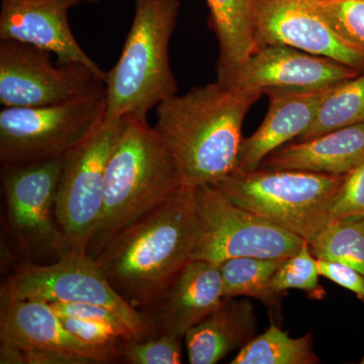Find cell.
<instances>
[{
	"mask_svg": "<svg viewBox=\"0 0 364 364\" xmlns=\"http://www.w3.org/2000/svg\"><path fill=\"white\" fill-rule=\"evenodd\" d=\"M198 238L193 188L117 232L95 256L100 272L136 310L152 305L193 260Z\"/></svg>",
	"mask_w": 364,
	"mask_h": 364,
	"instance_id": "cell-1",
	"label": "cell"
},
{
	"mask_svg": "<svg viewBox=\"0 0 364 364\" xmlns=\"http://www.w3.org/2000/svg\"><path fill=\"white\" fill-rule=\"evenodd\" d=\"M261 95L215 81L157 105L154 129L183 186H214L236 170L244 119Z\"/></svg>",
	"mask_w": 364,
	"mask_h": 364,
	"instance_id": "cell-2",
	"label": "cell"
},
{
	"mask_svg": "<svg viewBox=\"0 0 364 364\" xmlns=\"http://www.w3.org/2000/svg\"><path fill=\"white\" fill-rule=\"evenodd\" d=\"M181 186L176 163L154 127L124 117L107 162L102 219L88 255L95 258L117 232L166 202Z\"/></svg>",
	"mask_w": 364,
	"mask_h": 364,
	"instance_id": "cell-3",
	"label": "cell"
},
{
	"mask_svg": "<svg viewBox=\"0 0 364 364\" xmlns=\"http://www.w3.org/2000/svg\"><path fill=\"white\" fill-rule=\"evenodd\" d=\"M135 13L123 51L107 72L105 119L132 116L147 121L148 112L176 95L169 62L179 0H134Z\"/></svg>",
	"mask_w": 364,
	"mask_h": 364,
	"instance_id": "cell-4",
	"label": "cell"
},
{
	"mask_svg": "<svg viewBox=\"0 0 364 364\" xmlns=\"http://www.w3.org/2000/svg\"><path fill=\"white\" fill-rule=\"evenodd\" d=\"M344 176L301 170H235L214 184L246 208L309 244L332 221V205Z\"/></svg>",
	"mask_w": 364,
	"mask_h": 364,
	"instance_id": "cell-5",
	"label": "cell"
},
{
	"mask_svg": "<svg viewBox=\"0 0 364 364\" xmlns=\"http://www.w3.org/2000/svg\"><path fill=\"white\" fill-rule=\"evenodd\" d=\"M107 91L60 104L2 107L0 161L23 165L63 157L105 121Z\"/></svg>",
	"mask_w": 364,
	"mask_h": 364,
	"instance_id": "cell-6",
	"label": "cell"
},
{
	"mask_svg": "<svg viewBox=\"0 0 364 364\" xmlns=\"http://www.w3.org/2000/svg\"><path fill=\"white\" fill-rule=\"evenodd\" d=\"M198 238L193 260L220 264L237 257L287 258L303 238L231 202L213 186L193 188Z\"/></svg>",
	"mask_w": 364,
	"mask_h": 364,
	"instance_id": "cell-7",
	"label": "cell"
},
{
	"mask_svg": "<svg viewBox=\"0 0 364 364\" xmlns=\"http://www.w3.org/2000/svg\"><path fill=\"white\" fill-rule=\"evenodd\" d=\"M124 117L105 119L92 135L64 155L55 215L68 252L87 254L102 219L107 162Z\"/></svg>",
	"mask_w": 364,
	"mask_h": 364,
	"instance_id": "cell-8",
	"label": "cell"
},
{
	"mask_svg": "<svg viewBox=\"0 0 364 364\" xmlns=\"http://www.w3.org/2000/svg\"><path fill=\"white\" fill-rule=\"evenodd\" d=\"M0 298L105 306L126 323L134 340L149 336L142 313L117 293L88 254L66 252L51 264H26L6 280Z\"/></svg>",
	"mask_w": 364,
	"mask_h": 364,
	"instance_id": "cell-9",
	"label": "cell"
},
{
	"mask_svg": "<svg viewBox=\"0 0 364 364\" xmlns=\"http://www.w3.org/2000/svg\"><path fill=\"white\" fill-rule=\"evenodd\" d=\"M47 50L0 40V104L42 107L105 92L104 78L80 64L54 65Z\"/></svg>",
	"mask_w": 364,
	"mask_h": 364,
	"instance_id": "cell-10",
	"label": "cell"
},
{
	"mask_svg": "<svg viewBox=\"0 0 364 364\" xmlns=\"http://www.w3.org/2000/svg\"><path fill=\"white\" fill-rule=\"evenodd\" d=\"M63 157L2 166L7 224L21 250L30 255L68 252L55 215Z\"/></svg>",
	"mask_w": 364,
	"mask_h": 364,
	"instance_id": "cell-11",
	"label": "cell"
},
{
	"mask_svg": "<svg viewBox=\"0 0 364 364\" xmlns=\"http://www.w3.org/2000/svg\"><path fill=\"white\" fill-rule=\"evenodd\" d=\"M358 69L284 45L259 48L236 68L218 74L223 86L264 95L270 90H315L360 74Z\"/></svg>",
	"mask_w": 364,
	"mask_h": 364,
	"instance_id": "cell-12",
	"label": "cell"
},
{
	"mask_svg": "<svg viewBox=\"0 0 364 364\" xmlns=\"http://www.w3.org/2000/svg\"><path fill=\"white\" fill-rule=\"evenodd\" d=\"M0 341L55 354L69 364L119 363L122 344L97 346L72 334L51 305L37 299H1Z\"/></svg>",
	"mask_w": 364,
	"mask_h": 364,
	"instance_id": "cell-13",
	"label": "cell"
},
{
	"mask_svg": "<svg viewBox=\"0 0 364 364\" xmlns=\"http://www.w3.org/2000/svg\"><path fill=\"white\" fill-rule=\"evenodd\" d=\"M254 40L256 50L289 46L364 71V53L339 39L308 0H256Z\"/></svg>",
	"mask_w": 364,
	"mask_h": 364,
	"instance_id": "cell-14",
	"label": "cell"
},
{
	"mask_svg": "<svg viewBox=\"0 0 364 364\" xmlns=\"http://www.w3.org/2000/svg\"><path fill=\"white\" fill-rule=\"evenodd\" d=\"M82 0H1L0 40H14L56 55L57 63L80 64L107 79V72L74 38L68 21L72 7Z\"/></svg>",
	"mask_w": 364,
	"mask_h": 364,
	"instance_id": "cell-15",
	"label": "cell"
},
{
	"mask_svg": "<svg viewBox=\"0 0 364 364\" xmlns=\"http://www.w3.org/2000/svg\"><path fill=\"white\" fill-rule=\"evenodd\" d=\"M225 299L219 264L191 260L162 296L140 312L149 327V336L184 338L188 330L215 312Z\"/></svg>",
	"mask_w": 364,
	"mask_h": 364,
	"instance_id": "cell-16",
	"label": "cell"
},
{
	"mask_svg": "<svg viewBox=\"0 0 364 364\" xmlns=\"http://www.w3.org/2000/svg\"><path fill=\"white\" fill-rule=\"evenodd\" d=\"M333 86L315 90L265 91L269 100L267 116L259 128L242 141L236 170L259 168L272 153L303 135Z\"/></svg>",
	"mask_w": 364,
	"mask_h": 364,
	"instance_id": "cell-17",
	"label": "cell"
},
{
	"mask_svg": "<svg viewBox=\"0 0 364 364\" xmlns=\"http://www.w3.org/2000/svg\"><path fill=\"white\" fill-rule=\"evenodd\" d=\"M363 159L364 124H360L287 144L265 158L259 168L343 176Z\"/></svg>",
	"mask_w": 364,
	"mask_h": 364,
	"instance_id": "cell-18",
	"label": "cell"
},
{
	"mask_svg": "<svg viewBox=\"0 0 364 364\" xmlns=\"http://www.w3.org/2000/svg\"><path fill=\"white\" fill-rule=\"evenodd\" d=\"M257 318L247 299H226L184 336L189 363L215 364L253 339Z\"/></svg>",
	"mask_w": 364,
	"mask_h": 364,
	"instance_id": "cell-19",
	"label": "cell"
},
{
	"mask_svg": "<svg viewBox=\"0 0 364 364\" xmlns=\"http://www.w3.org/2000/svg\"><path fill=\"white\" fill-rule=\"evenodd\" d=\"M210 26L219 42L217 74L232 70L255 52L256 0H205Z\"/></svg>",
	"mask_w": 364,
	"mask_h": 364,
	"instance_id": "cell-20",
	"label": "cell"
},
{
	"mask_svg": "<svg viewBox=\"0 0 364 364\" xmlns=\"http://www.w3.org/2000/svg\"><path fill=\"white\" fill-rule=\"evenodd\" d=\"M287 258L237 257L220 263L225 299L248 296L274 305L280 294L272 280Z\"/></svg>",
	"mask_w": 364,
	"mask_h": 364,
	"instance_id": "cell-21",
	"label": "cell"
},
{
	"mask_svg": "<svg viewBox=\"0 0 364 364\" xmlns=\"http://www.w3.org/2000/svg\"><path fill=\"white\" fill-rule=\"evenodd\" d=\"M311 333L291 338L274 324L244 345L232 364H317L321 359L314 352Z\"/></svg>",
	"mask_w": 364,
	"mask_h": 364,
	"instance_id": "cell-22",
	"label": "cell"
},
{
	"mask_svg": "<svg viewBox=\"0 0 364 364\" xmlns=\"http://www.w3.org/2000/svg\"><path fill=\"white\" fill-rule=\"evenodd\" d=\"M360 124H364V71L333 86L320 105L313 124L298 141Z\"/></svg>",
	"mask_w": 364,
	"mask_h": 364,
	"instance_id": "cell-23",
	"label": "cell"
},
{
	"mask_svg": "<svg viewBox=\"0 0 364 364\" xmlns=\"http://www.w3.org/2000/svg\"><path fill=\"white\" fill-rule=\"evenodd\" d=\"M309 245L317 259L338 261L364 274V215L333 220Z\"/></svg>",
	"mask_w": 364,
	"mask_h": 364,
	"instance_id": "cell-24",
	"label": "cell"
},
{
	"mask_svg": "<svg viewBox=\"0 0 364 364\" xmlns=\"http://www.w3.org/2000/svg\"><path fill=\"white\" fill-rule=\"evenodd\" d=\"M320 277L317 258L305 241L294 255L284 259L273 275L272 289L280 296L289 289H299L311 298L321 299L324 298L325 291L318 284Z\"/></svg>",
	"mask_w": 364,
	"mask_h": 364,
	"instance_id": "cell-25",
	"label": "cell"
},
{
	"mask_svg": "<svg viewBox=\"0 0 364 364\" xmlns=\"http://www.w3.org/2000/svg\"><path fill=\"white\" fill-rule=\"evenodd\" d=\"M335 35L364 53V0H308Z\"/></svg>",
	"mask_w": 364,
	"mask_h": 364,
	"instance_id": "cell-26",
	"label": "cell"
},
{
	"mask_svg": "<svg viewBox=\"0 0 364 364\" xmlns=\"http://www.w3.org/2000/svg\"><path fill=\"white\" fill-rule=\"evenodd\" d=\"M182 339L170 335H159L126 341L122 345L119 363L181 364Z\"/></svg>",
	"mask_w": 364,
	"mask_h": 364,
	"instance_id": "cell-27",
	"label": "cell"
},
{
	"mask_svg": "<svg viewBox=\"0 0 364 364\" xmlns=\"http://www.w3.org/2000/svg\"><path fill=\"white\" fill-rule=\"evenodd\" d=\"M364 215V159L344 176L332 205V221Z\"/></svg>",
	"mask_w": 364,
	"mask_h": 364,
	"instance_id": "cell-28",
	"label": "cell"
},
{
	"mask_svg": "<svg viewBox=\"0 0 364 364\" xmlns=\"http://www.w3.org/2000/svg\"><path fill=\"white\" fill-rule=\"evenodd\" d=\"M321 277L355 294L364 301V274L355 268L338 261L317 259Z\"/></svg>",
	"mask_w": 364,
	"mask_h": 364,
	"instance_id": "cell-29",
	"label": "cell"
},
{
	"mask_svg": "<svg viewBox=\"0 0 364 364\" xmlns=\"http://www.w3.org/2000/svg\"><path fill=\"white\" fill-rule=\"evenodd\" d=\"M50 305L59 317L100 321L112 325L127 326L117 314L105 306L83 303H51Z\"/></svg>",
	"mask_w": 364,
	"mask_h": 364,
	"instance_id": "cell-30",
	"label": "cell"
},
{
	"mask_svg": "<svg viewBox=\"0 0 364 364\" xmlns=\"http://www.w3.org/2000/svg\"><path fill=\"white\" fill-rule=\"evenodd\" d=\"M82 1L98 2L100 1V0H82Z\"/></svg>",
	"mask_w": 364,
	"mask_h": 364,
	"instance_id": "cell-31",
	"label": "cell"
},
{
	"mask_svg": "<svg viewBox=\"0 0 364 364\" xmlns=\"http://www.w3.org/2000/svg\"><path fill=\"white\" fill-rule=\"evenodd\" d=\"M360 363L364 364V356H363V359H361Z\"/></svg>",
	"mask_w": 364,
	"mask_h": 364,
	"instance_id": "cell-32",
	"label": "cell"
}]
</instances>
